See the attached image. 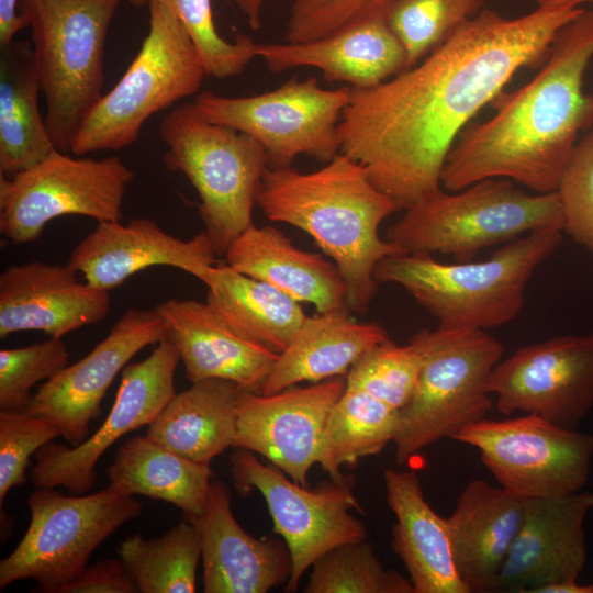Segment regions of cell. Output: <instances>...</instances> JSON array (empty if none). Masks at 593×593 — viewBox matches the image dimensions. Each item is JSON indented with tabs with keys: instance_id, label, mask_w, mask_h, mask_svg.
Wrapping results in <instances>:
<instances>
[{
	"instance_id": "obj_1",
	"label": "cell",
	"mask_w": 593,
	"mask_h": 593,
	"mask_svg": "<svg viewBox=\"0 0 593 593\" xmlns=\"http://www.w3.org/2000/svg\"><path fill=\"white\" fill-rule=\"evenodd\" d=\"M582 8H540L515 19L483 9L419 63L367 89L351 88L340 152L406 210L440 189L446 158L470 120L516 71L547 58Z\"/></svg>"
},
{
	"instance_id": "obj_2",
	"label": "cell",
	"mask_w": 593,
	"mask_h": 593,
	"mask_svg": "<svg viewBox=\"0 0 593 593\" xmlns=\"http://www.w3.org/2000/svg\"><path fill=\"white\" fill-rule=\"evenodd\" d=\"M593 59V10L582 8L555 35L537 75L493 101L496 113L469 123L441 172L448 191L505 178L535 193L557 190L582 132L593 126V92L583 88Z\"/></svg>"
},
{
	"instance_id": "obj_3",
	"label": "cell",
	"mask_w": 593,
	"mask_h": 593,
	"mask_svg": "<svg viewBox=\"0 0 593 593\" xmlns=\"http://www.w3.org/2000/svg\"><path fill=\"white\" fill-rule=\"evenodd\" d=\"M256 204L272 222L309 234L340 271L350 311L363 314L377 294L374 268L385 257L406 254L381 238V223L399 211L370 180L365 167L337 154L322 168L300 172L268 168Z\"/></svg>"
},
{
	"instance_id": "obj_4",
	"label": "cell",
	"mask_w": 593,
	"mask_h": 593,
	"mask_svg": "<svg viewBox=\"0 0 593 593\" xmlns=\"http://www.w3.org/2000/svg\"><path fill=\"white\" fill-rule=\"evenodd\" d=\"M562 230L528 233L480 261L444 264L429 254H400L374 268L378 283H394L447 328L483 329L508 324L521 313L526 287L562 242Z\"/></svg>"
},
{
	"instance_id": "obj_5",
	"label": "cell",
	"mask_w": 593,
	"mask_h": 593,
	"mask_svg": "<svg viewBox=\"0 0 593 593\" xmlns=\"http://www.w3.org/2000/svg\"><path fill=\"white\" fill-rule=\"evenodd\" d=\"M422 358L415 391L399 411L393 438L399 465L444 438L485 418L493 406L490 376L503 344L486 331L422 328L410 342Z\"/></svg>"
},
{
	"instance_id": "obj_6",
	"label": "cell",
	"mask_w": 593,
	"mask_h": 593,
	"mask_svg": "<svg viewBox=\"0 0 593 593\" xmlns=\"http://www.w3.org/2000/svg\"><path fill=\"white\" fill-rule=\"evenodd\" d=\"M547 228L563 231L557 191L527 193L510 179L488 178L460 191L440 188L426 195L404 210L385 239L406 254L439 253L469 261L484 248Z\"/></svg>"
},
{
	"instance_id": "obj_7",
	"label": "cell",
	"mask_w": 593,
	"mask_h": 593,
	"mask_svg": "<svg viewBox=\"0 0 593 593\" xmlns=\"http://www.w3.org/2000/svg\"><path fill=\"white\" fill-rule=\"evenodd\" d=\"M142 0H21L45 98V122L57 150L72 139L102 97L104 46L122 2Z\"/></svg>"
},
{
	"instance_id": "obj_8",
	"label": "cell",
	"mask_w": 593,
	"mask_h": 593,
	"mask_svg": "<svg viewBox=\"0 0 593 593\" xmlns=\"http://www.w3.org/2000/svg\"><path fill=\"white\" fill-rule=\"evenodd\" d=\"M164 164L195 189L204 232L217 256L253 223L268 166L265 148L249 135L202 118L193 103L168 112L159 125Z\"/></svg>"
},
{
	"instance_id": "obj_9",
	"label": "cell",
	"mask_w": 593,
	"mask_h": 593,
	"mask_svg": "<svg viewBox=\"0 0 593 593\" xmlns=\"http://www.w3.org/2000/svg\"><path fill=\"white\" fill-rule=\"evenodd\" d=\"M147 4L149 29L137 55L80 125L70 154L126 148L152 115L198 93L206 72L186 26L159 0Z\"/></svg>"
},
{
	"instance_id": "obj_10",
	"label": "cell",
	"mask_w": 593,
	"mask_h": 593,
	"mask_svg": "<svg viewBox=\"0 0 593 593\" xmlns=\"http://www.w3.org/2000/svg\"><path fill=\"white\" fill-rule=\"evenodd\" d=\"M54 489L36 488L29 495L30 524L15 549L0 561L1 590L33 580L40 592L60 593L88 566L93 551L142 512V503L111 485L85 495Z\"/></svg>"
},
{
	"instance_id": "obj_11",
	"label": "cell",
	"mask_w": 593,
	"mask_h": 593,
	"mask_svg": "<svg viewBox=\"0 0 593 593\" xmlns=\"http://www.w3.org/2000/svg\"><path fill=\"white\" fill-rule=\"evenodd\" d=\"M350 96V87L324 89L314 77L292 78L250 97L203 91L193 105L205 120L256 139L267 153L269 168H284L300 155L326 164L340 153L338 123Z\"/></svg>"
},
{
	"instance_id": "obj_12",
	"label": "cell",
	"mask_w": 593,
	"mask_h": 593,
	"mask_svg": "<svg viewBox=\"0 0 593 593\" xmlns=\"http://www.w3.org/2000/svg\"><path fill=\"white\" fill-rule=\"evenodd\" d=\"M134 176L119 156L94 159L55 149L11 177L0 175V232L11 243L24 245L65 215L121 221Z\"/></svg>"
},
{
	"instance_id": "obj_13",
	"label": "cell",
	"mask_w": 593,
	"mask_h": 593,
	"mask_svg": "<svg viewBox=\"0 0 593 593\" xmlns=\"http://www.w3.org/2000/svg\"><path fill=\"white\" fill-rule=\"evenodd\" d=\"M232 479L238 492L258 490L273 522V533L287 544L292 573L286 592H295L301 578L329 550L367 539L365 524L350 511L363 510L353 493L354 480L323 482L315 489L301 485L277 467L260 462L249 450L231 456Z\"/></svg>"
},
{
	"instance_id": "obj_14",
	"label": "cell",
	"mask_w": 593,
	"mask_h": 593,
	"mask_svg": "<svg viewBox=\"0 0 593 593\" xmlns=\"http://www.w3.org/2000/svg\"><path fill=\"white\" fill-rule=\"evenodd\" d=\"M479 450L499 485L521 499L563 496L586 484L593 435L535 415L483 418L454 438Z\"/></svg>"
},
{
	"instance_id": "obj_15",
	"label": "cell",
	"mask_w": 593,
	"mask_h": 593,
	"mask_svg": "<svg viewBox=\"0 0 593 593\" xmlns=\"http://www.w3.org/2000/svg\"><path fill=\"white\" fill-rule=\"evenodd\" d=\"M488 389L504 415H538L568 429L593 409V332L526 345L493 369Z\"/></svg>"
},
{
	"instance_id": "obj_16",
	"label": "cell",
	"mask_w": 593,
	"mask_h": 593,
	"mask_svg": "<svg viewBox=\"0 0 593 593\" xmlns=\"http://www.w3.org/2000/svg\"><path fill=\"white\" fill-rule=\"evenodd\" d=\"M180 356L165 337L149 356L127 363L110 413L99 429L78 446L48 443L35 452L31 470L35 488L63 486L75 494L89 492L96 482V466L122 436L149 425L176 394L175 372Z\"/></svg>"
},
{
	"instance_id": "obj_17",
	"label": "cell",
	"mask_w": 593,
	"mask_h": 593,
	"mask_svg": "<svg viewBox=\"0 0 593 593\" xmlns=\"http://www.w3.org/2000/svg\"><path fill=\"white\" fill-rule=\"evenodd\" d=\"M345 388L346 379L334 377L272 394L243 389L233 447L261 455L307 486V473L321 458L326 421Z\"/></svg>"
},
{
	"instance_id": "obj_18",
	"label": "cell",
	"mask_w": 593,
	"mask_h": 593,
	"mask_svg": "<svg viewBox=\"0 0 593 593\" xmlns=\"http://www.w3.org/2000/svg\"><path fill=\"white\" fill-rule=\"evenodd\" d=\"M165 337L166 325L154 309L126 311L87 356L42 383L24 412L54 424L71 446L80 445L119 372L143 348Z\"/></svg>"
},
{
	"instance_id": "obj_19",
	"label": "cell",
	"mask_w": 593,
	"mask_h": 593,
	"mask_svg": "<svg viewBox=\"0 0 593 593\" xmlns=\"http://www.w3.org/2000/svg\"><path fill=\"white\" fill-rule=\"evenodd\" d=\"M593 492L524 499L523 517L497 578L495 591L535 593L548 584L578 580L588 560L584 521Z\"/></svg>"
},
{
	"instance_id": "obj_20",
	"label": "cell",
	"mask_w": 593,
	"mask_h": 593,
	"mask_svg": "<svg viewBox=\"0 0 593 593\" xmlns=\"http://www.w3.org/2000/svg\"><path fill=\"white\" fill-rule=\"evenodd\" d=\"M217 257L204 231L180 239L148 217H134L126 224L98 222L72 249L68 265L89 284L110 292L154 266L180 269L205 284Z\"/></svg>"
},
{
	"instance_id": "obj_21",
	"label": "cell",
	"mask_w": 593,
	"mask_h": 593,
	"mask_svg": "<svg viewBox=\"0 0 593 593\" xmlns=\"http://www.w3.org/2000/svg\"><path fill=\"white\" fill-rule=\"evenodd\" d=\"M230 501L228 488L212 480L203 512L186 517L199 538L204 592L266 593L287 583L293 566L284 540L246 533Z\"/></svg>"
},
{
	"instance_id": "obj_22",
	"label": "cell",
	"mask_w": 593,
	"mask_h": 593,
	"mask_svg": "<svg viewBox=\"0 0 593 593\" xmlns=\"http://www.w3.org/2000/svg\"><path fill=\"white\" fill-rule=\"evenodd\" d=\"M68 264L40 260L12 265L0 275V337L37 331L51 338L102 321L108 291L79 281Z\"/></svg>"
},
{
	"instance_id": "obj_23",
	"label": "cell",
	"mask_w": 593,
	"mask_h": 593,
	"mask_svg": "<svg viewBox=\"0 0 593 593\" xmlns=\"http://www.w3.org/2000/svg\"><path fill=\"white\" fill-rule=\"evenodd\" d=\"M154 310L192 383L223 379L260 393L279 354L237 334L208 302L169 299Z\"/></svg>"
},
{
	"instance_id": "obj_24",
	"label": "cell",
	"mask_w": 593,
	"mask_h": 593,
	"mask_svg": "<svg viewBox=\"0 0 593 593\" xmlns=\"http://www.w3.org/2000/svg\"><path fill=\"white\" fill-rule=\"evenodd\" d=\"M256 55L272 72L313 67L326 80L357 89L376 87L406 69L405 51L384 14L312 41L257 44Z\"/></svg>"
},
{
	"instance_id": "obj_25",
	"label": "cell",
	"mask_w": 593,
	"mask_h": 593,
	"mask_svg": "<svg viewBox=\"0 0 593 593\" xmlns=\"http://www.w3.org/2000/svg\"><path fill=\"white\" fill-rule=\"evenodd\" d=\"M523 508L524 499L480 479L459 494L445 521L455 566L469 593L495 591Z\"/></svg>"
},
{
	"instance_id": "obj_26",
	"label": "cell",
	"mask_w": 593,
	"mask_h": 593,
	"mask_svg": "<svg viewBox=\"0 0 593 593\" xmlns=\"http://www.w3.org/2000/svg\"><path fill=\"white\" fill-rule=\"evenodd\" d=\"M383 479L388 505L396 517L391 547L415 593H469L455 566L445 517L425 500L419 477L387 469Z\"/></svg>"
},
{
	"instance_id": "obj_27",
	"label": "cell",
	"mask_w": 593,
	"mask_h": 593,
	"mask_svg": "<svg viewBox=\"0 0 593 593\" xmlns=\"http://www.w3.org/2000/svg\"><path fill=\"white\" fill-rule=\"evenodd\" d=\"M224 256L235 270L314 305L317 313L348 309L337 266L320 254L299 249L276 227L253 222Z\"/></svg>"
},
{
	"instance_id": "obj_28",
	"label": "cell",
	"mask_w": 593,
	"mask_h": 593,
	"mask_svg": "<svg viewBox=\"0 0 593 593\" xmlns=\"http://www.w3.org/2000/svg\"><path fill=\"white\" fill-rule=\"evenodd\" d=\"M349 309L305 316L262 384L272 394L301 382L346 376L373 346L389 338L377 322H358Z\"/></svg>"
},
{
	"instance_id": "obj_29",
	"label": "cell",
	"mask_w": 593,
	"mask_h": 593,
	"mask_svg": "<svg viewBox=\"0 0 593 593\" xmlns=\"http://www.w3.org/2000/svg\"><path fill=\"white\" fill-rule=\"evenodd\" d=\"M242 390L223 379L193 382L170 399L148 425L146 436L187 459L210 466L233 447Z\"/></svg>"
},
{
	"instance_id": "obj_30",
	"label": "cell",
	"mask_w": 593,
	"mask_h": 593,
	"mask_svg": "<svg viewBox=\"0 0 593 593\" xmlns=\"http://www.w3.org/2000/svg\"><path fill=\"white\" fill-rule=\"evenodd\" d=\"M42 92L33 46H0V175L11 177L56 149L38 108Z\"/></svg>"
},
{
	"instance_id": "obj_31",
	"label": "cell",
	"mask_w": 593,
	"mask_h": 593,
	"mask_svg": "<svg viewBox=\"0 0 593 593\" xmlns=\"http://www.w3.org/2000/svg\"><path fill=\"white\" fill-rule=\"evenodd\" d=\"M214 473L157 441L137 436L124 441L108 469L109 485L127 495L168 502L184 518L203 512Z\"/></svg>"
},
{
	"instance_id": "obj_32",
	"label": "cell",
	"mask_w": 593,
	"mask_h": 593,
	"mask_svg": "<svg viewBox=\"0 0 593 593\" xmlns=\"http://www.w3.org/2000/svg\"><path fill=\"white\" fill-rule=\"evenodd\" d=\"M205 286L206 302L231 328L277 354L306 316L300 302L227 264L215 265Z\"/></svg>"
},
{
	"instance_id": "obj_33",
	"label": "cell",
	"mask_w": 593,
	"mask_h": 593,
	"mask_svg": "<svg viewBox=\"0 0 593 593\" xmlns=\"http://www.w3.org/2000/svg\"><path fill=\"white\" fill-rule=\"evenodd\" d=\"M399 411L370 393L347 387L326 421L318 465L332 480L345 479L343 466L379 454L393 441Z\"/></svg>"
},
{
	"instance_id": "obj_34",
	"label": "cell",
	"mask_w": 593,
	"mask_h": 593,
	"mask_svg": "<svg viewBox=\"0 0 593 593\" xmlns=\"http://www.w3.org/2000/svg\"><path fill=\"white\" fill-rule=\"evenodd\" d=\"M118 553L138 592H195L201 548L194 527L186 519L154 539L132 535Z\"/></svg>"
},
{
	"instance_id": "obj_35",
	"label": "cell",
	"mask_w": 593,
	"mask_h": 593,
	"mask_svg": "<svg viewBox=\"0 0 593 593\" xmlns=\"http://www.w3.org/2000/svg\"><path fill=\"white\" fill-rule=\"evenodd\" d=\"M488 0H390L384 18L406 54V69L419 63Z\"/></svg>"
},
{
	"instance_id": "obj_36",
	"label": "cell",
	"mask_w": 593,
	"mask_h": 593,
	"mask_svg": "<svg viewBox=\"0 0 593 593\" xmlns=\"http://www.w3.org/2000/svg\"><path fill=\"white\" fill-rule=\"evenodd\" d=\"M312 567L305 593H415L409 578L384 568L367 539L336 547Z\"/></svg>"
},
{
	"instance_id": "obj_37",
	"label": "cell",
	"mask_w": 593,
	"mask_h": 593,
	"mask_svg": "<svg viewBox=\"0 0 593 593\" xmlns=\"http://www.w3.org/2000/svg\"><path fill=\"white\" fill-rule=\"evenodd\" d=\"M422 367V358L407 343L390 338L365 353L346 374V385L361 389L400 411L411 400Z\"/></svg>"
},
{
	"instance_id": "obj_38",
	"label": "cell",
	"mask_w": 593,
	"mask_h": 593,
	"mask_svg": "<svg viewBox=\"0 0 593 593\" xmlns=\"http://www.w3.org/2000/svg\"><path fill=\"white\" fill-rule=\"evenodd\" d=\"M159 1L166 4L186 26L206 76L219 79L238 76L257 57V43L249 36L237 34L235 41L230 42L219 34L213 19L212 0Z\"/></svg>"
},
{
	"instance_id": "obj_39",
	"label": "cell",
	"mask_w": 593,
	"mask_h": 593,
	"mask_svg": "<svg viewBox=\"0 0 593 593\" xmlns=\"http://www.w3.org/2000/svg\"><path fill=\"white\" fill-rule=\"evenodd\" d=\"M69 353L61 338L0 350V410L24 412L32 388L68 366Z\"/></svg>"
},
{
	"instance_id": "obj_40",
	"label": "cell",
	"mask_w": 593,
	"mask_h": 593,
	"mask_svg": "<svg viewBox=\"0 0 593 593\" xmlns=\"http://www.w3.org/2000/svg\"><path fill=\"white\" fill-rule=\"evenodd\" d=\"M556 191L563 232L593 254V130L578 141Z\"/></svg>"
},
{
	"instance_id": "obj_41",
	"label": "cell",
	"mask_w": 593,
	"mask_h": 593,
	"mask_svg": "<svg viewBox=\"0 0 593 593\" xmlns=\"http://www.w3.org/2000/svg\"><path fill=\"white\" fill-rule=\"evenodd\" d=\"M61 436L45 418L26 412L0 411V504L12 488L26 483L30 457Z\"/></svg>"
},
{
	"instance_id": "obj_42",
	"label": "cell",
	"mask_w": 593,
	"mask_h": 593,
	"mask_svg": "<svg viewBox=\"0 0 593 593\" xmlns=\"http://www.w3.org/2000/svg\"><path fill=\"white\" fill-rule=\"evenodd\" d=\"M390 0H292L288 43L321 38L363 20L383 15Z\"/></svg>"
},
{
	"instance_id": "obj_43",
	"label": "cell",
	"mask_w": 593,
	"mask_h": 593,
	"mask_svg": "<svg viewBox=\"0 0 593 593\" xmlns=\"http://www.w3.org/2000/svg\"><path fill=\"white\" fill-rule=\"evenodd\" d=\"M138 592L125 563L110 558L87 566L68 582L60 593H136Z\"/></svg>"
},
{
	"instance_id": "obj_44",
	"label": "cell",
	"mask_w": 593,
	"mask_h": 593,
	"mask_svg": "<svg viewBox=\"0 0 593 593\" xmlns=\"http://www.w3.org/2000/svg\"><path fill=\"white\" fill-rule=\"evenodd\" d=\"M18 0H0V46L12 43L19 31L29 27L26 18L18 14Z\"/></svg>"
},
{
	"instance_id": "obj_45",
	"label": "cell",
	"mask_w": 593,
	"mask_h": 593,
	"mask_svg": "<svg viewBox=\"0 0 593 593\" xmlns=\"http://www.w3.org/2000/svg\"><path fill=\"white\" fill-rule=\"evenodd\" d=\"M246 16L249 26L258 30L261 26V12L266 0H231Z\"/></svg>"
},
{
	"instance_id": "obj_46",
	"label": "cell",
	"mask_w": 593,
	"mask_h": 593,
	"mask_svg": "<svg viewBox=\"0 0 593 593\" xmlns=\"http://www.w3.org/2000/svg\"><path fill=\"white\" fill-rule=\"evenodd\" d=\"M535 593H593V581L588 584H580L578 580L552 583L539 588Z\"/></svg>"
},
{
	"instance_id": "obj_47",
	"label": "cell",
	"mask_w": 593,
	"mask_h": 593,
	"mask_svg": "<svg viewBox=\"0 0 593 593\" xmlns=\"http://www.w3.org/2000/svg\"><path fill=\"white\" fill-rule=\"evenodd\" d=\"M540 8H583V4H592L593 0H535Z\"/></svg>"
}]
</instances>
